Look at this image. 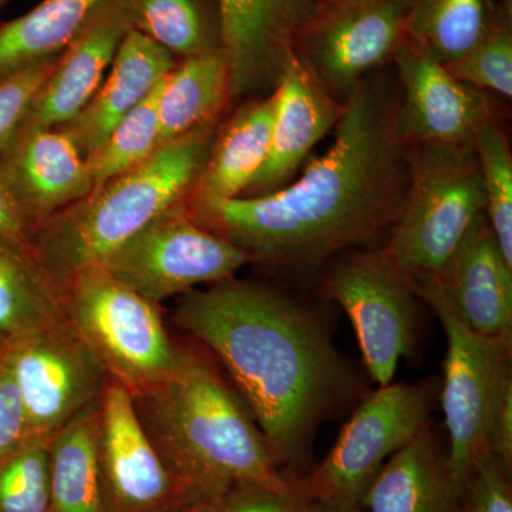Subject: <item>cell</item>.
I'll list each match as a JSON object with an SVG mask.
<instances>
[{
    "instance_id": "obj_1",
    "label": "cell",
    "mask_w": 512,
    "mask_h": 512,
    "mask_svg": "<svg viewBox=\"0 0 512 512\" xmlns=\"http://www.w3.org/2000/svg\"><path fill=\"white\" fill-rule=\"evenodd\" d=\"M326 318L275 286L229 281L192 289L175 320L224 365L276 468L299 481L320 424L359 393Z\"/></svg>"
},
{
    "instance_id": "obj_30",
    "label": "cell",
    "mask_w": 512,
    "mask_h": 512,
    "mask_svg": "<svg viewBox=\"0 0 512 512\" xmlns=\"http://www.w3.org/2000/svg\"><path fill=\"white\" fill-rule=\"evenodd\" d=\"M485 197V217L505 261L512 265V156L504 131L493 119L473 140Z\"/></svg>"
},
{
    "instance_id": "obj_32",
    "label": "cell",
    "mask_w": 512,
    "mask_h": 512,
    "mask_svg": "<svg viewBox=\"0 0 512 512\" xmlns=\"http://www.w3.org/2000/svg\"><path fill=\"white\" fill-rule=\"evenodd\" d=\"M460 82L478 90H493L512 96V32L508 20L488 23L483 37L470 50L447 66Z\"/></svg>"
},
{
    "instance_id": "obj_19",
    "label": "cell",
    "mask_w": 512,
    "mask_h": 512,
    "mask_svg": "<svg viewBox=\"0 0 512 512\" xmlns=\"http://www.w3.org/2000/svg\"><path fill=\"white\" fill-rule=\"evenodd\" d=\"M131 29L128 0H106L60 53L55 69L33 100L26 121L59 128L76 117L99 89Z\"/></svg>"
},
{
    "instance_id": "obj_36",
    "label": "cell",
    "mask_w": 512,
    "mask_h": 512,
    "mask_svg": "<svg viewBox=\"0 0 512 512\" xmlns=\"http://www.w3.org/2000/svg\"><path fill=\"white\" fill-rule=\"evenodd\" d=\"M28 419L6 355L0 362V467L28 446Z\"/></svg>"
},
{
    "instance_id": "obj_12",
    "label": "cell",
    "mask_w": 512,
    "mask_h": 512,
    "mask_svg": "<svg viewBox=\"0 0 512 512\" xmlns=\"http://www.w3.org/2000/svg\"><path fill=\"white\" fill-rule=\"evenodd\" d=\"M412 2L323 0L299 40V53L329 92L348 97L403 42Z\"/></svg>"
},
{
    "instance_id": "obj_34",
    "label": "cell",
    "mask_w": 512,
    "mask_h": 512,
    "mask_svg": "<svg viewBox=\"0 0 512 512\" xmlns=\"http://www.w3.org/2000/svg\"><path fill=\"white\" fill-rule=\"evenodd\" d=\"M301 485L279 490L269 485L242 483L194 505L191 512H298L303 503Z\"/></svg>"
},
{
    "instance_id": "obj_14",
    "label": "cell",
    "mask_w": 512,
    "mask_h": 512,
    "mask_svg": "<svg viewBox=\"0 0 512 512\" xmlns=\"http://www.w3.org/2000/svg\"><path fill=\"white\" fill-rule=\"evenodd\" d=\"M231 99L276 87L323 0H215Z\"/></svg>"
},
{
    "instance_id": "obj_35",
    "label": "cell",
    "mask_w": 512,
    "mask_h": 512,
    "mask_svg": "<svg viewBox=\"0 0 512 512\" xmlns=\"http://www.w3.org/2000/svg\"><path fill=\"white\" fill-rule=\"evenodd\" d=\"M511 473L488 451L461 493L458 512H512Z\"/></svg>"
},
{
    "instance_id": "obj_24",
    "label": "cell",
    "mask_w": 512,
    "mask_h": 512,
    "mask_svg": "<svg viewBox=\"0 0 512 512\" xmlns=\"http://www.w3.org/2000/svg\"><path fill=\"white\" fill-rule=\"evenodd\" d=\"M100 402L101 397L49 441L50 512H107L99 467Z\"/></svg>"
},
{
    "instance_id": "obj_21",
    "label": "cell",
    "mask_w": 512,
    "mask_h": 512,
    "mask_svg": "<svg viewBox=\"0 0 512 512\" xmlns=\"http://www.w3.org/2000/svg\"><path fill=\"white\" fill-rule=\"evenodd\" d=\"M275 93L244 104L215 134L214 141L187 205L201 224L222 204L242 197L264 167L271 146Z\"/></svg>"
},
{
    "instance_id": "obj_15",
    "label": "cell",
    "mask_w": 512,
    "mask_h": 512,
    "mask_svg": "<svg viewBox=\"0 0 512 512\" xmlns=\"http://www.w3.org/2000/svg\"><path fill=\"white\" fill-rule=\"evenodd\" d=\"M403 84V101L394 127L404 144H473L490 114L484 94L460 82L436 59L406 39L394 52Z\"/></svg>"
},
{
    "instance_id": "obj_13",
    "label": "cell",
    "mask_w": 512,
    "mask_h": 512,
    "mask_svg": "<svg viewBox=\"0 0 512 512\" xmlns=\"http://www.w3.org/2000/svg\"><path fill=\"white\" fill-rule=\"evenodd\" d=\"M99 467L107 512H171L195 505L161 460L134 397L111 379L101 394Z\"/></svg>"
},
{
    "instance_id": "obj_16",
    "label": "cell",
    "mask_w": 512,
    "mask_h": 512,
    "mask_svg": "<svg viewBox=\"0 0 512 512\" xmlns=\"http://www.w3.org/2000/svg\"><path fill=\"white\" fill-rule=\"evenodd\" d=\"M0 184L35 234L93 191L86 158L59 128L25 121L0 156Z\"/></svg>"
},
{
    "instance_id": "obj_9",
    "label": "cell",
    "mask_w": 512,
    "mask_h": 512,
    "mask_svg": "<svg viewBox=\"0 0 512 512\" xmlns=\"http://www.w3.org/2000/svg\"><path fill=\"white\" fill-rule=\"evenodd\" d=\"M333 259L323 275V296L349 316L367 373L387 386L416 346L419 296L383 248L349 249Z\"/></svg>"
},
{
    "instance_id": "obj_27",
    "label": "cell",
    "mask_w": 512,
    "mask_h": 512,
    "mask_svg": "<svg viewBox=\"0 0 512 512\" xmlns=\"http://www.w3.org/2000/svg\"><path fill=\"white\" fill-rule=\"evenodd\" d=\"M488 23L485 0H413L404 39L450 66L476 45Z\"/></svg>"
},
{
    "instance_id": "obj_2",
    "label": "cell",
    "mask_w": 512,
    "mask_h": 512,
    "mask_svg": "<svg viewBox=\"0 0 512 512\" xmlns=\"http://www.w3.org/2000/svg\"><path fill=\"white\" fill-rule=\"evenodd\" d=\"M335 140L299 180L222 204L204 222L249 261L289 271L389 235L406 191L409 160L382 93L360 83L342 104Z\"/></svg>"
},
{
    "instance_id": "obj_3",
    "label": "cell",
    "mask_w": 512,
    "mask_h": 512,
    "mask_svg": "<svg viewBox=\"0 0 512 512\" xmlns=\"http://www.w3.org/2000/svg\"><path fill=\"white\" fill-rule=\"evenodd\" d=\"M217 365L200 343L180 345L167 379L134 397L165 467L192 504L242 483L296 487L299 481L276 468L247 404Z\"/></svg>"
},
{
    "instance_id": "obj_39",
    "label": "cell",
    "mask_w": 512,
    "mask_h": 512,
    "mask_svg": "<svg viewBox=\"0 0 512 512\" xmlns=\"http://www.w3.org/2000/svg\"><path fill=\"white\" fill-rule=\"evenodd\" d=\"M298 512H365L360 505H340L322 503V501L303 498V503Z\"/></svg>"
},
{
    "instance_id": "obj_25",
    "label": "cell",
    "mask_w": 512,
    "mask_h": 512,
    "mask_svg": "<svg viewBox=\"0 0 512 512\" xmlns=\"http://www.w3.org/2000/svg\"><path fill=\"white\" fill-rule=\"evenodd\" d=\"M106 0H43L0 23V80L59 56Z\"/></svg>"
},
{
    "instance_id": "obj_18",
    "label": "cell",
    "mask_w": 512,
    "mask_h": 512,
    "mask_svg": "<svg viewBox=\"0 0 512 512\" xmlns=\"http://www.w3.org/2000/svg\"><path fill=\"white\" fill-rule=\"evenodd\" d=\"M414 279L434 286L473 332L512 338V265L485 215L437 274Z\"/></svg>"
},
{
    "instance_id": "obj_33",
    "label": "cell",
    "mask_w": 512,
    "mask_h": 512,
    "mask_svg": "<svg viewBox=\"0 0 512 512\" xmlns=\"http://www.w3.org/2000/svg\"><path fill=\"white\" fill-rule=\"evenodd\" d=\"M59 56L0 80V156L28 119L33 100L55 69Z\"/></svg>"
},
{
    "instance_id": "obj_6",
    "label": "cell",
    "mask_w": 512,
    "mask_h": 512,
    "mask_svg": "<svg viewBox=\"0 0 512 512\" xmlns=\"http://www.w3.org/2000/svg\"><path fill=\"white\" fill-rule=\"evenodd\" d=\"M63 312L106 375L133 397L158 386L177 365L175 345L157 303L128 288L101 265L59 289Z\"/></svg>"
},
{
    "instance_id": "obj_40",
    "label": "cell",
    "mask_w": 512,
    "mask_h": 512,
    "mask_svg": "<svg viewBox=\"0 0 512 512\" xmlns=\"http://www.w3.org/2000/svg\"><path fill=\"white\" fill-rule=\"evenodd\" d=\"M9 339H6L5 336L0 333V362H2L3 357L6 355V350H8Z\"/></svg>"
},
{
    "instance_id": "obj_17",
    "label": "cell",
    "mask_w": 512,
    "mask_h": 512,
    "mask_svg": "<svg viewBox=\"0 0 512 512\" xmlns=\"http://www.w3.org/2000/svg\"><path fill=\"white\" fill-rule=\"evenodd\" d=\"M274 93L268 158L244 195L268 194L284 187L342 114V104L333 100L299 50L286 63Z\"/></svg>"
},
{
    "instance_id": "obj_26",
    "label": "cell",
    "mask_w": 512,
    "mask_h": 512,
    "mask_svg": "<svg viewBox=\"0 0 512 512\" xmlns=\"http://www.w3.org/2000/svg\"><path fill=\"white\" fill-rule=\"evenodd\" d=\"M64 318L60 293L35 258L0 242V333L18 339Z\"/></svg>"
},
{
    "instance_id": "obj_5",
    "label": "cell",
    "mask_w": 512,
    "mask_h": 512,
    "mask_svg": "<svg viewBox=\"0 0 512 512\" xmlns=\"http://www.w3.org/2000/svg\"><path fill=\"white\" fill-rule=\"evenodd\" d=\"M413 147L402 205L383 247L410 279L437 274L485 215L473 144Z\"/></svg>"
},
{
    "instance_id": "obj_20",
    "label": "cell",
    "mask_w": 512,
    "mask_h": 512,
    "mask_svg": "<svg viewBox=\"0 0 512 512\" xmlns=\"http://www.w3.org/2000/svg\"><path fill=\"white\" fill-rule=\"evenodd\" d=\"M175 57L150 37L131 29L120 43L110 72L80 113L59 127L84 158L121 119L140 106L173 69Z\"/></svg>"
},
{
    "instance_id": "obj_28",
    "label": "cell",
    "mask_w": 512,
    "mask_h": 512,
    "mask_svg": "<svg viewBox=\"0 0 512 512\" xmlns=\"http://www.w3.org/2000/svg\"><path fill=\"white\" fill-rule=\"evenodd\" d=\"M133 29L171 55L188 57L220 52V25H212L200 0H128Z\"/></svg>"
},
{
    "instance_id": "obj_11",
    "label": "cell",
    "mask_w": 512,
    "mask_h": 512,
    "mask_svg": "<svg viewBox=\"0 0 512 512\" xmlns=\"http://www.w3.org/2000/svg\"><path fill=\"white\" fill-rule=\"evenodd\" d=\"M6 360L35 441H50L110 380L66 318L10 340Z\"/></svg>"
},
{
    "instance_id": "obj_31",
    "label": "cell",
    "mask_w": 512,
    "mask_h": 512,
    "mask_svg": "<svg viewBox=\"0 0 512 512\" xmlns=\"http://www.w3.org/2000/svg\"><path fill=\"white\" fill-rule=\"evenodd\" d=\"M0 512H50L49 441H30L0 467Z\"/></svg>"
},
{
    "instance_id": "obj_38",
    "label": "cell",
    "mask_w": 512,
    "mask_h": 512,
    "mask_svg": "<svg viewBox=\"0 0 512 512\" xmlns=\"http://www.w3.org/2000/svg\"><path fill=\"white\" fill-rule=\"evenodd\" d=\"M32 239V227L8 191L0 184V242L18 249L23 254L33 256Z\"/></svg>"
},
{
    "instance_id": "obj_29",
    "label": "cell",
    "mask_w": 512,
    "mask_h": 512,
    "mask_svg": "<svg viewBox=\"0 0 512 512\" xmlns=\"http://www.w3.org/2000/svg\"><path fill=\"white\" fill-rule=\"evenodd\" d=\"M157 92L158 87L140 106L121 119L103 143L86 158L93 177V190L133 170L161 146Z\"/></svg>"
},
{
    "instance_id": "obj_42",
    "label": "cell",
    "mask_w": 512,
    "mask_h": 512,
    "mask_svg": "<svg viewBox=\"0 0 512 512\" xmlns=\"http://www.w3.org/2000/svg\"><path fill=\"white\" fill-rule=\"evenodd\" d=\"M5 2H6V0H0V8H2L3 3H5Z\"/></svg>"
},
{
    "instance_id": "obj_41",
    "label": "cell",
    "mask_w": 512,
    "mask_h": 512,
    "mask_svg": "<svg viewBox=\"0 0 512 512\" xmlns=\"http://www.w3.org/2000/svg\"><path fill=\"white\" fill-rule=\"evenodd\" d=\"M195 505H197V504H195ZM192 507H194V505H188V507L178 508V510H174L171 512H191Z\"/></svg>"
},
{
    "instance_id": "obj_8",
    "label": "cell",
    "mask_w": 512,
    "mask_h": 512,
    "mask_svg": "<svg viewBox=\"0 0 512 512\" xmlns=\"http://www.w3.org/2000/svg\"><path fill=\"white\" fill-rule=\"evenodd\" d=\"M441 379L390 383L370 393L340 431L335 446L299 481L306 498L360 505L367 488L400 448L430 426Z\"/></svg>"
},
{
    "instance_id": "obj_22",
    "label": "cell",
    "mask_w": 512,
    "mask_h": 512,
    "mask_svg": "<svg viewBox=\"0 0 512 512\" xmlns=\"http://www.w3.org/2000/svg\"><path fill=\"white\" fill-rule=\"evenodd\" d=\"M446 454L430 426L387 460L360 501L366 512H458Z\"/></svg>"
},
{
    "instance_id": "obj_10",
    "label": "cell",
    "mask_w": 512,
    "mask_h": 512,
    "mask_svg": "<svg viewBox=\"0 0 512 512\" xmlns=\"http://www.w3.org/2000/svg\"><path fill=\"white\" fill-rule=\"evenodd\" d=\"M248 262L237 245L195 220L185 201L124 242L101 266L158 305L197 286L234 279Z\"/></svg>"
},
{
    "instance_id": "obj_7",
    "label": "cell",
    "mask_w": 512,
    "mask_h": 512,
    "mask_svg": "<svg viewBox=\"0 0 512 512\" xmlns=\"http://www.w3.org/2000/svg\"><path fill=\"white\" fill-rule=\"evenodd\" d=\"M410 281L420 301L429 306L446 333L439 399L448 436V473L461 497L478 460L488 453L491 416L505 384L512 380V338L478 335L429 282Z\"/></svg>"
},
{
    "instance_id": "obj_4",
    "label": "cell",
    "mask_w": 512,
    "mask_h": 512,
    "mask_svg": "<svg viewBox=\"0 0 512 512\" xmlns=\"http://www.w3.org/2000/svg\"><path fill=\"white\" fill-rule=\"evenodd\" d=\"M215 127L217 123L168 141L133 170L94 188L36 228L33 256L57 291L188 200L210 154Z\"/></svg>"
},
{
    "instance_id": "obj_23",
    "label": "cell",
    "mask_w": 512,
    "mask_h": 512,
    "mask_svg": "<svg viewBox=\"0 0 512 512\" xmlns=\"http://www.w3.org/2000/svg\"><path fill=\"white\" fill-rule=\"evenodd\" d=\"M229 99L231 82L221 52L188 57L175 63L158 86L161 146L217 123Z\"/></svg>"
},
{
    "instance_id": "obj_37",
    "label": "cell",
    "mask_w": 512,
    "mask_h": 512,
    "mask_svg": "<svg viewBox=\"0 0 512 512\" xmlns=\"http://www.w3.org/2000/svg\"><path fill=\"white\" fill-rule=\"evenodd\" d=\"M488 451L505 470L512 468V380L505 384L495 404L488 429Z\"/></svg>"
}]
</instances>
